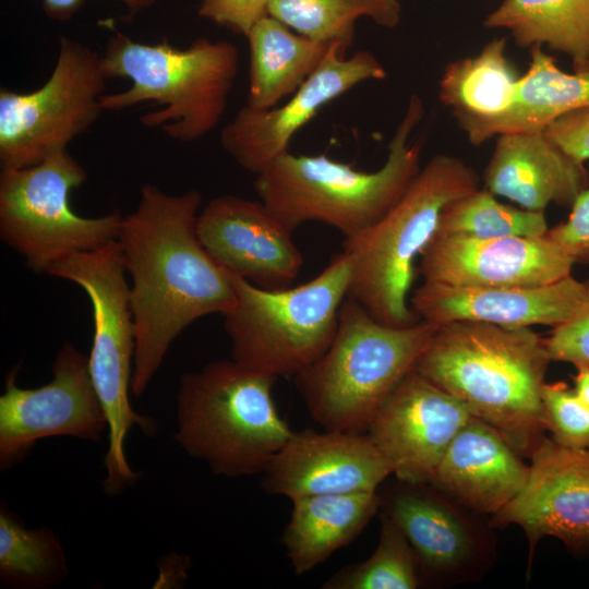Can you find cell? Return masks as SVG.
I'll return each mask as SVG.
<instances>
[{"mask_svg": "<svg viewBox=\"0 0 589 589\" xmlns=\"http://www.w3.org/2000/svg\"><path fill=\"white\" fill-rule=\"evenodd\" d=\"M202 195L168 194L145 183L117 241L131 278L135 328L131 393L143 395L172 341L196 320L227 312L236 301L230 274L202 244L196 220Z\"/></svg>", "mask_w": 589, "mask_h": 589, "instance_id": "obj_1", "label": "cell"}, {"mask_svg": "<svg viewBox=\"0 0 589 589\" xmlns=\"http://www.w3.org/2000/svg\"><path fill=\"white\" fill-rule=\"evenodd\" d=\"M551 361L530 327L455 321L437 327L413 370L530 458L548 431L541 393Z\"/></svg>", "mask_w": 589, "mask_h": 589, "instance_id": "obj_2", "label": "cell"}, {"mask_svg": "<svg viewBox=\"0 0 589 589\" xmlns=\"http://www.w3.org/2000/svg\"><path fill=\"white\" fill-rule=\"evenodd\" d=\"M424 116L422 99L412 94L375 171L321 155L289 151L256 173L260 201L293 231L320 221L352 238L380 220L401 197L419 172L421 142L410 135Z\"/></svg>", "mask_w": 589, "mask_h": 589, "instance_id": "obj_3", "label": "cell"}, {"mask_svg": "<svg viewBox=\"0 0 589 589\" xmlns=\"http://www.w3.org/2000/svg\"><path fill=\"white\" fill-rule=\"evenodd\" d=\"M276 380L233 359L182 374L176 396L178 445L217 476L262 474L294 433L273 398Z\"/></svg>", "mask_w": 589, "mask_h": 589, "instance_id": "obj_4", "label": "cell"}, {"mask_svg": "<svg viewBox=\"0 0 589 589\" xmlns=\"http://www.w3.org/2000/svg\"><path fill=\"white\" fill-rule=\"evenodd\" d=\"M101 65L107 79L127 77L131 86L104 94V110H122L144 101L163 109L143 115L147 128L160 129L176 141L192 142L220 122L239 68L237 47L227 40L197 38L187 48L167 41L132 40L117 32L107 44Z\"/></svg>", "mask_w": 589, "mask_h": 589, "instance_id": "obj_5", "label": "cell"}, {"mask_svg": "<svg viewBox=\"0 0 589 589\" xmlns=\"http://www.w3.org/2000/svg\"><path fill=\"white\" fill-rule=\"evenodd\" d=\"M438 326L422 320L389 326L347 296L329 347L293 377L311 418L324 430L364 433Z\"/></svg>", "mask_w": 589, "mask_h": 589, "instance_id": "obj_6", "label": "cell"}, {"mask_svg": "<svg viewBox=\"0 0 589 589\" xmlns=\"http://www.w3.org/2000/svg\"><path fill=\"white\" fill-rule=\"evenodd\" d=\"M478 188V177L465 161L433 156L380 220L344 240L352 266L348 297L383 324L419 322L409 304L414 261L434 235L443 208Z\"/></svg>", "mask_w": 589, "mask_h": 589, "instance_id": "obj_7", "label": "cell"}, {"mask_svg": "<svg viewBox=\"0 0 589 589\" xmlns=\"http://www.w3.org/2000/svg\"><path fill=\"white\" fill-rule=\"evenodd\" d=\"M341 251L313 279L265 289L230 274L235 304L223 314L231 359L275 377H294L329 347L351 281Z\"/></svg>", "mask_w": 589, "mask_h": 589, "instance_id": "obj_8", "label": "cell"}, {"mask_svg": "<svg viewBox=\"0 0 589 589\" xmlns=\"http://www.w3.org/2000/svg\"><path fill=\"white\" fill-rule=\"evenodd\" d=\"M48 274L80 286L92 303L94 335L88 368L109 432L103 488L107 494H118L139 479L125 457L130 430L137 426L147 436L157 430L154 419L137 413L129 399L135 328L120 245L113 240L97 250L71 255Z\"/></svg>", "mask_w": 589, "mask_h": 589, "instance_id": "obj_9", "label": "cell"}, {"mask_svg": "<svg viewBox=\"0 0 589 589\" xmlns=\"http://www.w3.org/2000/svg\"><path fill=\"white\" fill-rule=\"evenodd\" d=\"M86 178L67 149L34 166L1 170L0 237L33 271L48 274L71 255L117 240L123 218L119 211L91 218L70 206L71 190Z\"/></svg>", "mask_w": 589, "mask_h": 589, "instance_id": "obj_10", "label": "cell"}, {"mask_svg": "<svg viewBox=\"0 0 589 589\" xmlns=\"http://www.w3.org/2000/svg\"><path fill=\"white\" fill-rule=\"evenodd\" d=\"M101 57L61 38L49 79L29 93L0 91L1 169L34 166L88 129L104 111Z\"/></svg>", "mask_w": 589, "mask_h": 589, "instance_id": "obj_11", "label": "cell"}, {"mask_svg": "<svg viewBox=\"0 0 589 589\" xmlns=\"http://www.w3.org/2000/svg\"><path fill=\"white\" fill-rule=\"evenodd\" d=\"M378 494L380 513L388 516L407 538L423 585L477 580L495 561L491 522L484 525L479 514L431 483L397 480Z\"/></svg>", "mask_w": 589, "mask_h": 589, "instance_id": "obj_12", "label": "cell"}, {"mask_svg": "<svg viewBox=\"0 0 589 589\" xmlns=\"http://www.w3.org/2000/svg\"><path fill=\"white\" fill-rule=\"evenodd\" d=\"M16 372L7 376L0 396V468L22 461L39 440L71 436L99 440L108 430L94 387L88 357L64 342L52 363V380L37 388H21Z\"/></svg>", "mask_w": 589, "mask_h": 589, "instance_id": "obj_13", "label": "cell"}, {"mask_svg": "<svg viewBox=\"0 0 589 589\" xmlns=\"http://www.w3.org/2000/svg\"><path fill=\"white\" fill-rule=\"evenodd\" d=\"M348 47L332 44L318 68L281 106L253 109L243 106L220 132L221 147L245 170L259 173L288 152L296 133L328 103L354 86L382 80L386 71L369 50L346 57Z\"/></svg>", "mask_w": 589, "mask_h": 589, "instance_id": "obj_14", "label": "cell"}, {"mask_svg": "<svg viewBox=\"0 0 589 589\" xmlns=\"http://www.w3.org/2000/svg\"><path fill=\"white\" fill-rule=\"evenodd\" d=\"M419 260L424 281L500 288L550 285L570 276L580 263L548 232L494 239L434 232Z\"/></svg>", "mask_w": 589, "mask_h": 589, "instance_id": "obj_15", "label": "cell"}, {"mask_svg": "<svg viewBox=\"0 0 589 589\" xmlns=\"http://www.w3.org/2000/svg\"><path fill=\"white\" fill-rule=\"evenodd\" d=\"M471 417L458 399L411 370L364 433L397 480L430 483L447 447Z\"/></svg>", "mask_w": 589, "mask_h": 589, "instance_id": "obj_16", "label": "cell"}, {"mask_svg": "<svg viewBox=\"0 0 589 589\" xmlns=\"http://www.w3.org/2000/svg\"><path fill=\"white\" fill-rule=\"evenodd\" d=\"M196 231L221 267L261 288L290 287L303 265L293 230L261 201L217 196L199 213Z\"/></svg>", "mask_w": 589, "mask_h": 589, "instance_id": "obj_17", "label": "cell"}, {"mask_svg": "<svg viewBox=\"0 0 589 589\" xmlns=\"http://www.w3.org/2000/svg\"><path fill=\"white\" fill-rule=\"evenodd\" d=\"M522 492L492 516V527L516 525L529 543V564L542 538L573 551L589 548V449H574L545 437L532 453Z\"/></svg>", "mask_w": 589, "mask_h": 589, "instance_id": "obj_18", "label": "cell"}, {"mask_svg": "<svg viewBox=\"0 0 589 589\" xmlns=\"http://www.w3.org/2000/svg\"><path fill=\"white\" fill-rule=\"evenodd\" d=\"M393 474L365 433L324 430L294 432L262 473L269 495L290 500L373 492Z\"/></svg>", "mask_w": 589, "mask_h": 589, "instance_id": "obj_19", "label": "cell"}, {"mask_svg": "<svg viewBox=\"0 0 589 589\" xmlns=\"http://www.w3.org/2000/svg\"><path fill=\"white\" fill-rule=\"evenodd\" d=\"M585 296V281L572 275L531 288L460 287L423 281L410 296V306L420 320L440 325L474 321L510 327H555L579 311Z\"/></svg>", "mask_w": 589, "mask_h": 589, "instance_id": "obj_20", "label": "cell"}, {"mask_svg": "<svg viewBox=\"0 0 589 589\" xmlns=\"http://www.w3.org/2000/svg\"><path fill=\"white\" fill-rule=\"evenodd\" d=\"M530 472V465L494 428L471 417L430 483L468 509L494 516L522 492Z\"/></svg>", "mask_w": 589, "mask_h": 589, "instance_id": "obj_21", "label": "cell"}, {"mask_svg": "<svg viewBox=\"0 0 589 589\" xmlns=\"http://www.w3.org/2000/svg\"><path fill=\"white\" fill-rule=\"evenodd\" d=\"M587 171L543 130L497 135L484 170L485 189L521 208L544 212L550 204L572 206L587 185Z\"/></svg>", "mask_w": 589, "mask_h": 589, "instance_id": "obj_22", "label": "cell"}, {"mask_svg": "<svg viewBox=\"0 0 589 589\" xmlns=\"http://www.w3.org/2000/svg\"><path fill=\"white\" fill-rule=\"evenodd\" d=\"M281 544L297 576L313 570L352 542L380 514L377 491L309 495L291 500Z\"/></svg>", "mask_w": 589, "mask_h": 589, "instance_id": "obj_23", "label": "cell"}, {"mask_svg": "<svg viewBox=\"0 0 589 589\" xmlns=\"http://www.w3.org/2000/svg\"><path fill=\"white\" fill-rule=\"evenodd\" d=\"M530 56L507 111L489 119L457 118L471 144L503 133L542 130L560 116L589 106V72H564L540 46L531 47Z\"/></svg>", "mask_w": 589, "mask_h": 589, "instance_id": "obj_24", "label": "cell"}, {"mask_svg": "<svg viewBox=\"0 0 589 589\" xmlns=\"http://www.w3.org/2000/svg\"><path fill=\"white\" fill-rule=\"evenodd\" d=\"M247 39L250 67L245 105L260 110L271 109L292 95L332 46L296 33L269 14L251 28Z\"/></svg>", "mask_w": 589, "mask_h": 589, "instance_id": "obj_25", "label": "cell"}, {"mask_svg": "<svg viewBox=\"0 0 589 589\" xmlns=\"http://www.w3.org/2000/svg\"><path fill=\"white\" fill-rule=\"evenodd\" d=\"M484 25L508 29L519 47L563 52L574 72H589V0H503Z\"/></svg>", "mask_w": 589, "mask_h": 589, "instance_id": "obj_26", "label": "cell"}, {"mask_svg": "<svg viewBox=\"0 0 589 589\" xmlns=\"http://www.w3.org/2000/svg\"><path fill=\"white\" fill-rule=\"evenodd\" d=\"M506 49L505 37L494 38L476 56L445 67L438 96L457 118L489 119L512 107L520 76L508 60Z\"/></svg>", "mask_w": 589, "mask_h": 589, "instance_id": "obj_27", "label": "cell"}, {"mask_svg": "<svg viewBox=\"0 0 589 589\" xmlns=\"http://www.w3.org/2000/svg\"><path fill=\"white\" fill-rule=\"evenodd\" d=\"M400 0H272L268 14L296 33L350 47L358 19L369 17L386 28L401 20Z\"/></svg>", "mask_w": 589, "mask_h": 589, "instance_id": "obj_28", "label": "cell"}, {"mask_svg": "<svg viewBox=\"0 0 589 589\" xmlns=\"http://www.w3.org/2000/svg\"><path fill=\"white\" fill-rule=\"evenodd\" d=\"M68 575L65 552L48 527L27 529L7 507L0 509V579L22 589H45Z\"/></svg>", "mask_w": 589, "mask_h": 589, "instance_id": "obj_29", "label": "cell"}, {"mask_svg": "<svg viewBox=\"0 0 589 589\" xmlns=\"http://www.w3.org/2000/svg\"><path fill=\"white\" fill-rule=\"evenodd\" d=\"M548 230L544 212L505 205L488 189L478 188L443 208L435 232L494 239L542 236Z\"/></svg>", "mask_w": 589, "mask_h": 589, "instance_id": "obj_30", "label": "cell"}, {"mask_svg": "<svg viewBox=\"0 0 589 589\" xmlns=\"http://www.w3.org/2000/svg\"><path fill=\"white\" fill-rule=\"evenodd\" d=\"M381 528L373 553L364 561L344 566L323 589H416L423 585L414 553L400 528L380 513Z\"/></svg>", "mask_w": 589, "mask_h": 589, "instance_id": "obj_31", "label": "cell"}, {"mask_svg": "<svg viewBox=\"0 0 589 589\" xmlns=\"http://www.w3.org/2000/svg\"><path fill=\"white\" fill-rule=\"evenodd\" d=\"M546 430L561 446L589 449V407L565 382L546 383L541 393Z\"/></svg>", "mask_w": 589, "mask_h": 589, "instance_id": "obj_32", "label": "cell"}, {"mask_svg": "<svg viewBox=\"0 0 589 589\" xmlns=\"http://www.w3.org/2000/svg\"><path fill=\"white\" fill-rule=\"evenodd\" d=\"M586 296L579 311L565 323L553 327L545 339L552 361L589 366V278L585 280Z\"/></svg>", "mask_w": 589, "mask_h": 589, "instance_id": "obj_33", "label": "cell"}, {"mask_svg": "<svg viewBox=\"0 0 589 589\" xmlns=\"http://www.w3.org/2000/svg\"><path fill=\"white\" fill-rule=\"evenodd\" d=\"M272 0H201V17L247 37L251 28L268 15Z\"/></svg>", "mask_w": 589, "mask_h": 589, "instance_id": "obj_34", "label": "cell"}, {"mask_svg": "<svg viewBox=\"0 0 589 589\" xmlns=\"http://www.w3.org/2000/svg\"><path fill=\"white\" fill-rule=\"evenodd\" d=\"M542 130L576 163L589 160V106L560 116Z\"/></svg>", "mask_w": 589, "mask_h": 589, "instance_id": "obj_35", "label": "cell"}, {"mask_svg": "<svg viewBox=\"0 0 589 589\" xmlns=\"http://www.w3.org/2000/svg\"><path fill=\"white\" fill-rule=\"evenodd\" d=\"M568 218L548 230L549 236L574 253L580 263L589 261V182L579 193Z\"/></svg>", "mask_w": 589, "mask_h": 589, "instance_id": "obj_36", "label": "cell"}, {"mask_svg": "<svg viewBox=\"0 0 589 589\" xmlns=\"http://www.w3.org/2000/svg\"><path fill=\"white\" fill-rule=\"evenodd\" d=\"M131 13L135 14L142 10L152 8L159 0H119ZM84 0H43L44 9L48 16L67 21L76 13Z\"/></svg>", "mask_w": 589, "mask_h": 589, "instance_id": "obj_37", "label": "cell"}, {"mask_svg": "<svg viewBox=\"0 0 589 589\" xmlns=\"http://www.w3.org/2000/svg\"><path fill=\"white\" fill-rule=\"evenodd\" d=\"M574 376L575 390L589 407V366H578Z\"/></svg>", "mask_w": 589, "mask_h": 589, "instance_id": "obj_38", "label": "cell"}]
</instances>
